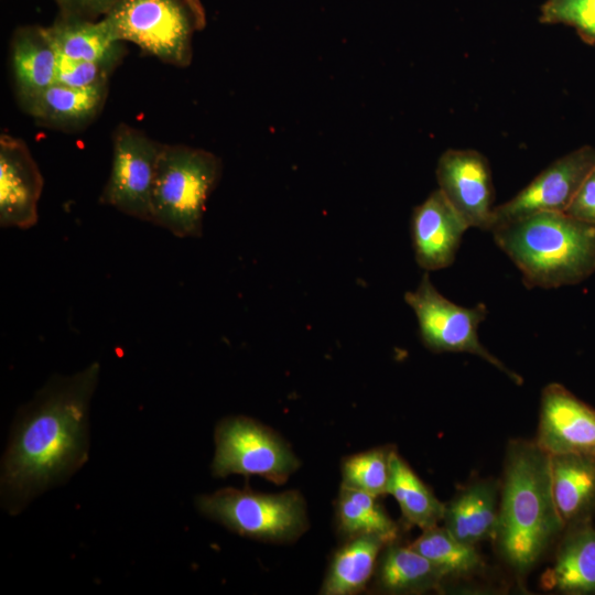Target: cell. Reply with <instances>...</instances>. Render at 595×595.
<instances>
[{"instance_id":"29","label":"cell","mask_w":595,"mask_h":595,"mask_svg":"<svg viewBox=\"0 0 595 595\" xmlns=\"http://www.w3.org/2000/svg\"><path fill=\"white\" fill-rule=\"evenodd\" d=\"M565 213L580 220L595 224V165L583 181Z\"/></svg>"},{"instance_id":"3","label":"cell","mask_w":595,"mask_h":595,"mask_svg":"<svg viewBox=\"0 0 595 595\" xmlns=\"http://www.w3.org/2000/svg\"><path fill=\"white\" fill-rule=\"evenodd\" d=\"M491 232L528 289L575 284L595 271V224L566 213L533 214Z\"/></svg>"},{"instance_id":"10","label":"cell","mask_w":595,"mask_h":595,"mask_svg":"<svg viewBox=\"0 0 595 595\" xmlns=\"http://www.w3.org/2000/svg\"><path fill=\"white\" fill-rule=\"evenodd\" d=\"M594 165L591 145L559 158L512 198L494 207L489 231L538 213H565Z\"/></svg>"},{"instance_id":"27","label":"cell","mask_w":595,"mask_h":595,"mask_svg":"<svg viewBox=\"0 0 595 595\" xmlns=\"http://www.w3.org/2000/svg\"><path fill=\"white\" fill-rule=\"evenodd\" d=\"M540 22L572 26L584 41L595 44V0H545Z\"/></svg>"},{"instance_id":"21","label":"cell","mask_w":595,"mask_h":595,"mask_svg":"<svg viewBox=\"0 0 595 595\" xmlns=\"http://www.w3.org/2000/svg\"><path fill=\"white\" fill-rule=\"evenodd\" d=\"M388 544L380 537L363 534L349 538L333 556L321 593L351 595L365 588L374 574L377 558Z\"/></svg>"},{"instance_id":"9","label":"cell","mask_w":595,"mask_h":595,"mask_svg":"<svg viewBox=\"0 0 595 595\" xmlns=\"http://www.w3.org/2000/svg\"><path fill=\"white\" fill-rule=\"evenodd\" d=\"M162 143L120 123L112 138V159L99 202L130 217L151 220V199Z\"/></svg>"},{"instance_id":"14","label":"cell","mask_w":595,"mask_h":595,"mask_svg":"<svg viewBox=\"0 0 595 595\" xmlns=\"http://www.w3.org/2000/svg\"><path fill=\"white\" fill-rule=\"evenodd\" d=\"M469 227L440 190L413 209L411 236L416 263L425 271L450 267Z\"/></svg>"},{"instance_id":"28","label":"cell","mask_w":595,"mask_h":595,"mask_svg":"<svg viewBox=\"0 0 595 595\" xmlns=\"http://www.w3.org/2000/svg\"><path fill=\"white\" fill-rule=\"evenodd\" d=\"M112 71L99 63L58 55L55 83L75 88H88L108 83Z\"/></svg>"},{"instance_id":"24","label":"cell","mask_w":595,"mask_h":595,"mask_svg":"<svg viewBox=\"0 0 595 595\" xmlns=\"http://www.w3.org/2000/svg\"><path fill=\"white\" fill-rule=\"evenodd\" d=\"M376 498L368 493L340 486L336 510L340 532L349 538L374 534L390 544L397 537L398 527Z\"/></svg>"},{"instance_id":"25","label":"cell","mask_w":595,"mask_h":595,"mask_svg":"<svg viewBox=\"0 0 595 595\" xmlns=\"http://www.w3.org/2000/svg\"><path fill=\"white\" fill-rule=\"evenodd\" d=\"M425 556L445 575L466 574L480 566L475 545L456 539L445 527H432L410 545Z\"/></svg>"},{"instance_id":"7","label":"cell","mask_w":595,"mask_h":595,"mask_svg":"<svg viewBox=\"0 0 595 595\" xmlns=\"http://www.w3.org/2000/svg\"><path fill=\"white\" fill-rule=\"evenodd\" d=\"M289 444L269 428L247 416H228L215 429L212 473L259 476L275 484L286 482L299 467Z\"/></svg>"},{"instance_id":"20","label":"cell","mask_w":595,"mask_h":595,"mask_svg":"<svg viewBox=\"0 0 595 595\" xmlns=\"http://www.w3.org/2000/svg\"><path fill=\"white\" fill-rule=\"evenodd\" d=\"M542 584L563 593H595V529L583 526L564 538Z\"/></svg>"},{"instance_id":"8","label":"cell","mask_w":595,"mask_h":595,"mask_svg":"<svg viewBox=\"0 0 595 595\" xmlns=\"http://www.w3.org/2000/svg\"><path fill=\"white\" fill-rule=\"evenodd\" d=\"M404 301L418 318L421 340L426 348L435 353L477 355L516 383H521V377L507 368L479 342L477 329L487 315L485 304L464 307L453 303L436 290L428 273L422 275L415 291L404 294Z\"/></svg>"},{"instance_id":"22","label":"cell","mask_w":595,"mask_h":595,"mask_svg":"<svg viewBox=\"0 0 595 595\" xmlns=\"http://www.w3.org/2000/svg\"><path fill=\"white\" fill-rule=\"evenodd\" d=\"M446 575L411 547L389 545L377 570V584L388 593H422L437 588Z\"/></svg>"},{"instance_id":"16","label":"cell","mask_w":595,"mask_h":595,"mask_svg":"<svg viewBox=\"0 0 595 595\" xmlns=\"http://www.w3.org/2000/svg\"><path fill=\"white\" fill-rule=\"evenodd\" d=\"M11 62L21 106L56 82L58 53L44 26L25 25L14 31Z\"/></svg>"},{"instance_id":"5","label":"cell","mask_w":595,"mask_h":595,"mask_svg":"<svg viewBox=\"0 0 595 595\" xmlns=\"http://www.w3.org/2000/svg\"><path fill=\"white\" fill-rule=\"evenodd\" d=\"M111 34L161 62L186 67L195 32L206 24L199 0H120L105 17Z\"/></svg>"},{"instance_id":"12","label":"cell","mask_w":595,"mask_h":595,"mask_svg":"<svg viewBox=\"0 0 595 595\" xmlns=\"http://www.w3.org/2000/svg\"><path fill=\"white\" fill-rule=\"evenodd\" d=\"M43 176L28 144L7 133L0 137V226L30 229L39 220Z\"/></svg>"},{"instance_id":"4","label":"cell","mask_w":595,"mask_h":595,"mask_svg":"<svg viewBox=\"0 0 595 595\" xmlns=\"http://www.w3.org/2000/svg\"><path fill=\"white\" fill-rule=\"evenodd\" d=\"M220 175L221 162L214 153L184 144H162L150 223L178 238L201 237L206 202Z\"/></svg>"},{"instance_id":"6","label":"cell","mask_w":595,"mask_h":595,"mask_svg":"<svg viewBox=\"0 0 595 595\" xmlns=\"http://www.w3.org/2000/svg\"><path fill=\"white\" fill-rule=\"evenodd\" d=\"M201 513L237 534L267 542H288L307 528L306 507L296 490L280 494L223 488L196 499Z\"/></svg>"},{"instance_id":"30","label":"cell","mask_w":595,"mask_h":595,"mask_svg":"<svg viewBox=\"0 0 595 595\" xmlns=\"http://www.w3.org/2000/svg\"><path fill=\"white\" fill-rule=\"evenodd\" d=\"M120 0H55L58 13L86 20L105 17Z\"/></svg>"},{"instance_id":"2","label":"cell","mask_w":595,"mask_h":595,"mask_svg":"<svg viewBox=\"0 0 595 595\" xmlns=\"http://www.w3.org/2000/svg\"><path fill=\"white\" fill-rule=\"evenodd\" d=\"M564 527L554 501L550 455L536 442L512 441L495 537L501 556L518 574H526Z\"/></svg>"},{"instance_id":"1","label":"cell","mask_w":595,"mask_h":595,"mask_svg":"<svg viewBox=\"0 0 595 595\" xmlns=\"http://www.w3.org/2000/svg\"><path fill=\"white\" fill-rule=\"evenodd\" d=\"M100 376L91 363L53 376L17 413L1 465V501L15 515L88 458V412Z\"/></svg>"},{"instance_id":"19","label":"cell","mask_w":595,"mask_h":595,"mask_svg":"<svg viewBox=\"0 0 595 595\" xmlns=\"http://www.w3.org/2000/svg\"><path fill=\"white\" fill-rule=\"evenodd\" d=\"M552 490L564 524L587 516L595 508V456L550 455Z\"/></svg>"},{"instance_id":"15","label":"cell","mask_w":595,"mask_h":595,"mask_svg":"<svg viewBox=\"0 0 595 595\" xmlns=\"http://www.w3.org/2000/svg\"><path fill=\"white\" fill-rule=\"evenodd\" d=\"M107 95L108 83L88 88L54 83L21 107L41 126L78 131L97 118Z\"/></svg>"},{"instance_id":"13","label":"cell","mask_w":595,"mask_h":595,"mask_svg":"<svg viewBox=\"0 0 595 595\" xmlns=\"http://www.w3.org/2000/svg\"><path fill=\"white\" fill-rule=\"evenodd\" d=\"M536 443L549 455L595 456V410L562 385L545 386Z\"/></svg>"},{"instance_id":"18","label":"cell","mask_w":595,"mask_h":595,"mask_svg":"<svg viewBox=\"0 0 595 595\" xmlns=\"http://www.w3.org/2000/svg\"><path fill=\"white\" fill-rule=\"evenodd\" d=\"M442 521L456 539L470 545L495 538L498 524L496 483L478 480L466 486L445 505Z\"/></svg>"},{"instance_id":"23","label":"cell","mask_w":595,"mask_h":595,"mask_svg":"<svg viewBox=\"0 0 595 595\" xmlns=\"http://www.w3.org/2000/svg\"><path fill=\"white\" fill-rule=\"evenodd\" d=\"M388 494L394 497L404 518L422 530L435 527L443 520L445 504L433 495L393 450L390 454Z\"/></svg>"},{"instance_id":"26","label":"cell","mask_w":595,"mask_h":595,"mask_svg":"<svg viewBox=\"0 0 595 595\" xmlns=\"http://www.w3.org/2000/svg\"><path fill=\"white\" fill-rule=\"evenodd\" d=\"M391 451L374 448L347 457L342 466V486L375 497L388 494Z\"/></svg>"},{"instance_id":"11","label":"cell","mask_w":595,"mask_h":595,"mask_svg":"<svg viewBox=\"0 0 595 595\" xmlns=\"http://www.w3.org/2000/svg\"><path fill=\"white\" fill-rule=\"evenodd\" d=\"M439 190L467 226L489 230L495 191L489 162L472 149H448L436 166Z\"/></svg>"},{"instance_id":"17","label":"cell","mask_w":595,"mask_h":595,"mask_svg":"<svg viewBox=\"0 0 595 595\" xmlns=\"http://www.w3.org/2000/svg\"><path fill=\"white\" fill-rule=\"evenodd\" d=\"M46 31L60 56L95 62L115 69L125 56L104 20H86L58 13Z\"/></svg>"}]
</instances>
